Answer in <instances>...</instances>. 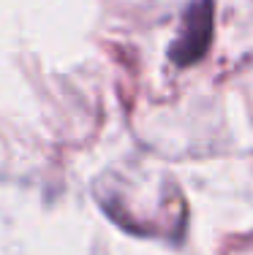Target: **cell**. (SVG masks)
I'll return each instance as SVG.
<instances>
[{
    "label": "cell",
    "instance_id": "1",
    "mask_svg": "<svg viewBox=\"0 0 253 255\" xmlns=\"http://www.w3.org/2000/svg\"><path fill=\"white\" fill-rule=\"evenodd\" d=\"M210 38H213V0H194L185 8L183 27L169 49V60L177 68L199 63L210 49Z\"/></svg>",
    "mask_w": 253,
    "mask_h": 255
}]
</instances>
